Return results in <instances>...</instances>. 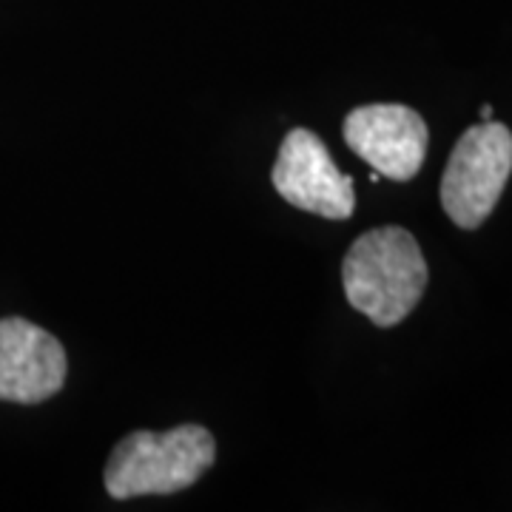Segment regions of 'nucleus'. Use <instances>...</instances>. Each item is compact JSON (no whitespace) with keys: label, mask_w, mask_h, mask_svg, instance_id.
I'll use <instances>...</instances> for the list:
<instances>
[{"label":"nucleus","mask_w":512,"mask_h":512,"mask_svg":"<svg viewBox=\"0 0 512 512\" xmlns=\"http://www.w3.org/2000/svg\"><path fill=\"white\" fill-rule=\"evenodd\" d=\"M348 302L379 328L404 322L427 288V262L416 237L399 225H382L356 239L342 262Z\"/></svg>","instance_id":"f257e3e1"},{"label":"nucleus","mask_w":512,"mask_h":512,"mask_svg":"<svg viewBox=\"0 0 512 512\" xmlns=\"http://www.w3.org/2000/svg\"><path fill=\"white\" fill-rule=\"evenodd\" d=\"M217 458V441L200 424L165 433L137 430L120 439L106 464V493L114 501L137 495H171L194 487Z\"/></svg>","instance_id":"f03ea898"},{"label":"nucleus","mask_w":512,"mask_h":512,"mask_svg":"<svg viewBox=\"0 0 512 512\" xmlns=\"http://www.w3.org/2000/svg\"><path fill=\"white\" fill-rule=\"evenodd\" d=\"M512 174V131L484 120L458 137L441 177V205L458 228L473 231L493 214Z\"/></svg>","instance_id":"7ed1b4c3"},{"label":"nucleus","mask_w":512,"mask_h":512,"mask_svg":"<svg viewBox=\"0 0 512 512\" xmlns=\"http://www.w3.org/2000/svg\"><path fill=\"white\" fill-rule=\"evenodd\" d=\"M271 183L282 200L325 220H350L356 208L353 180L330 160L328 146L308 131L293 128L276 154Z\"/></svg>","instance_id":"20e7f679"},{"label":"nucleus","mask_w":512,"mask_h":512,"mask_svg":"<svg viewBox=\"0 0 512 512\" xmlns=\"http://www.w3.org/2000/svg\"><path fill=\"white\" fill-rule=\"evenodd\" d=\"M345 143L387 180H413L427 157V123L402 103H370L345 117Z\"/></svg>","instance_id":"39448f33"},{"label":"nucleus","mask_w":512,"mask_h":512,"mask_svg":"<svg viewBox=\"0 0 512 512\" xmlns=\"http://www.w3.org/2000/svg\"><path fill=\"white\" fill-rule=\"evenodd\" d=\"M69 359L49 330L29 319H0V402L40 404L60 393Z\"/></svg>","instance_id":"423d86ee"},{"label":"nucleus","mask_w":512,"mask_h":512,"mask_svg":"<svg viewBox=\"0 0 512 512\" xmlns=\"http://www.w3.org/2000/svg\"><path fill=\"white\" fill-rule=\"evenodd\" d=\"M481 120H493V106H490V103L481 106Z\"/></svg>","instance_id":"0eeeda50"}]
</instances>
